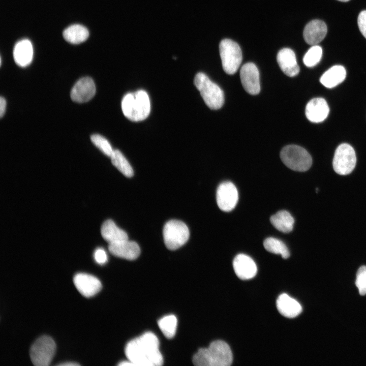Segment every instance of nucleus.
Wrapping results in <instances>:
<instances>
[{"label": "nucleus", "mask_w": 366, "mask_h": 366, "mask_svg": "<svg viewBox=\"0 0 366 366\" xmlns=\"http://www.w3.org/2000/svg\"><path fill=\"white\" fill-rule=\"evenodd\" d=\"M125 354L134 365L160 366L163 358L159 350V341L151 332H146L129 342Z\"/></svg>", "instance_id": "obj_1"}, {"label": "nucleus", "mask_w": 366, "mask_h": 366, "mask_svg": "<svg viewBox=\"0 0 366 366\" xmlns=\"http://www.w3.org/2000/svg\"><path fill=\"white\" fill-rule=\"evenodd\" d=\"M193 363L197 366H229L233 356L229 346L224 341L217 340L207 348L198 350L193 357Z\"/></svg>", "instance_id": "obj_2"}, {"label": "nucleus", "mask_w": 366, "mask_h": 366, "mask_svg": "<svg viewBox=\"0 0 366 366\" xmlns=\"http://www.w3.org/2000/svg\"><path fill=\"white\" fill-rule=\"evenodd\" d=\"M124 115L133 121L145 119L150 111V102L147 93L143 90L126 94L121 101Z\"/></svg>", "instance_id": "obj_3"}, {"label": "nucleus", "mask_w": 366, "mask_h": 366, "mask_svg": "<svg viewBox=\"0 0 366 366\" xmlns=\"http://www.w3.org/2000/svg\"><path fill=\"white\" fill-rule=\"evenodd\" d=\"M194 83L209 108L216 110L222 107L224 103L223 91L207 75L203 73H197L194 78Z\"/></svg>", "instance_id": "obj_4"}, {"label": "nucleus", "mask_w": 366, "mask_h": 366, "mask_svg": "<svg viewBox=\"0 0 366 366\" xmlns=\"http://www.w3.org/2000/svg\"><path fill=\"white\" fill-rule=\"evenodd\" d=\"M280 158L287 167L294 171H306L312 164V159L309 153L303 147L296 145L284 147L281 151Z\"/></svg>", "instance_id": "obj_5"}, {"label": "nucleus", "mask_w": 366, "mask_h": 366, "mask_svg": "<svg viewBox=\"0 0 366 366\" xmlns=\"http://www.w3.org/2000/svg\"><path fill=\"white\" fill-rule=\"evenodd\" d=\"M219 51L225 72L230 75L235 73L242 59V52L238 44L230 39H223L219 44Z\"/></svg>", "instance_id": "obj_6"}, {"label": "nucleus", "mask_w": 366, "mask_h": 366, "mask_svg": "<svg viewBox=\"0 0 366 366\" xmlns=\"http://www.w3.org/2000/svg\"><path fill=\"white\" fill-rule=\"evenodd\" d=\"M163 238L166 247L170 250L177 249L188 241L190 233L187 226L178 220H170L163 228Z\"/></svg>", "instance_id": "obj_7"}, {"label": "nucleus", "mask_w": 366, "mask_h": 366, "mask_svg": "<svg viewBox=\"0 0 366 366\" xmlns=\"http://www.w3.org/2000/svg\"><path fill=\"white\" fill-rule=\"evenodd\" d=\"M56 349L54 341L44 336L38 338L30 349V358L36 366H47L51 362Z\"/></svg>", "instance_id": "obj_8"}, {"label": "nucleus", "mask_w": 366, "mask_h": 366, "mask_svg": "<svg viewBox=\"0 0 366 366\" xmlns=\"http://www.w3.org/2000/svg\"><path fill=\"white\" fill-rule=\"evenodd\" d=\"M356 163L354 149L347 143H342L336 149L332 161L334 171L340 175H347L354 170Z\"/></svg>", "instance_id": "obj_9"}, {"label": "nucleus", "mask_w": 366, "mask_h": 366, "mask_svg": "<svg viewBox=\"0 0 366 366\" xmlns=\"http://www.w3.org/2000/svg\"><path fill=\"white\" fill-rule=\"evenodd\" d=\"M219 208L224 211H230L236 206L238 194L235 185L230 181H224L218 187L216 194Z\"/></svg>", "instance_id": "obj_10"}, {"label": "nucleus", "mask_w": 366, "mask_h": 366, "mask_svg": "<svg viewBox=\"0 0 366 366\" xmlns=\"http://www.w3.org/2000/svg\"><path fill=\"white\" fill-rule=\"evenodd\" d=\"M241 84L249 94L255 95L260 91L259 72L256 66L253 63L243 65L240 71Z\"/></svg>", "instance_id": "obj_11"}, {"label": "nucleus", "mask_w": 366, "mask_h": 366, "mask_svg": "<svg viewBox=\"0 0 366 366\" xmlns=\"http://www.w3.org/2000/svg\"><path fill=\"white\" fill-rule=\"evenodd\" d=\"M73 282L78 291L86 297L94 296L102 288L101 283L98 278L87 273H77L74 277Z\"/></svg>", "instance_id": "obj_12"}, {"label": "nucleus", "mask_w": 366, "mask_h": 366, "mask_svg": "<svg viewBox=\"0 0 366 366\" xmlns=\"http://www.w3.org/2000/svg\"><path fill=\"white\" fill-rule=\"evenodd\" d=\"M96 93L94 80L89 77L80 78L74 84L71 91V99L77 103H84L93 98Z\"/></svg>", "instance_id": "obj_13"}, {"label": "nucleus", "mask_w": 366, "mask_h": 366, "mask_svg": "<svg viewBox=\"0 0 366 366\" xmlns=\"http://www.w3.org/2000/svg\"><path fill=\"white\" fill-rule=\"evenodd\" d=\"M233 267L236 275L241 280L253 278L257 273V266L249 256L243 254L237 255L233 261Z\"/></svg>", "instance_id": "obj_14"}, {"label": "nucleus", "mask_w": 366, "mask_h": 366, "mask_svg": "<svg viewBox=\"0 0 366 366\" xmlns=\"http://www.w3.org/2000/svg\"><path fill=\"white\" fill-rule=\"evenodd\" d=\"M108 250L112 255L128 260L136 259L140 253L138 245L128 239L109 243Z\"/></svg>", "instance_id": "obj_15"}, {"label": "nucleus", "mask_w": 366, "mask_h": 366, "mask_svg": "<svg viewBox=\"0 0 366 366\" xmlns=\"http://www.w3.org/2000/svg\"><path fill=\"white\" fill-rule=\"evenodd\" d=\"M329 112L328 105L325 100L316 98L311 100L306 107V115L313 123H320L327 117Z\"/></svg>", "instance_id": "obj_16"}, {"label": "nucleus", "mask_w": 366, "mask_h": 366, "mask_svg": "<svg viewBox=\"0 0 366 366\" xmlns=\"http://www.w3.org/2000/svg\"><path fill=\"white\" fill-rule=\"evenodd\" d=\"M278 64L283 72L289 77L296 76L299 72L294 51L288 48L281 49L277 56Z\"/></svg>", "instance_id": "obj_17"}, {"label": "nucleus", "mask_w": 366, "mask_h": 366, "mask_svg": "<svg viewBox=\"0 0 366 366\" xmlns=\"http://www.w3.org/2000/svg\"><path fill=\"white\" fill-rule=\"evenodd\" d=\"M327 32L326 24L322 20L315 19L311 21L306 25L303 36L307 44L315 45L324 39Z\"/></svg>", "instance_id": "obj_18"}, {"label": "nucleus", "mask_w": 366, "mask_h": 366, "mask_svg": "<svg viewBox=\"0 0 366 366\" xmlns=\"http://www.w3.org/2000/svg\"><path fill=\"white\" fill-rule=\"evenodd\" d=\"M33 45L29 40L23 39L16 43L13 57L15 63L20 67L28 66L33 60Z\"/></svg>", "instance_id": "obj_19"}, {"label": "nucleus", "mask_w": 366, "mask_h": 366, "mask_svg": "<svg viewBox=\"0 0 366 366\" xmlns=\"http://www.w3.org/2000/svg\"><path fill=\"white\" fill-rule=\"evenodd\" d=\"M276 304L279 313L287 318H294L302 311L300 304L286 293H283L278 297Z\"/></svg>", "instance_id": "obj_20"}, {"label": "nucleus", "mask_w": 366, "mask_h": 366, "mask_svg": "<svg viewBox=\"0 0 366 366\" xmlns=\"http://www.w3.org/2000/svg\"><path fill=\"white\" fill-rule=\"evenodd\" d=\"M346 76V71L344 67L340 65L332 66L321 76V83L325 87L331 88L342 83Z\"/></svg>", "instance_id": "obj_21"}, {"label": "nucleus", "mask_w": 366, "mask_h": 366, "mask_svg": "<svg viewBox=\"0 0 366 366\" xmlns=\"http://www.w3.org/2000/svg\"><path fill=\"white\" fill-rule=\"evenodd\" d=\"M101 233L103 238L109 243L128 239L127 233L118 228L111 220L103 223Z\"/></svg>", "instance_id": "obj_22"}, {"label": "nucleus", "mask_w": 366, "mask_h": 366, "mask_svg": "<svg viewBox=\"0 0 366 366\" xmlns=\"http://www.w3.org/2000/svg\"><path fill=\"white\" fill-rule=\"evenodd\" d=\"M272 225L279 231L288 233L293 228L294 220L291 214L286 210H280L270 218Z\"/></svg>", "instance_id": "obj_23"}, {"label": "nucleus", "mask_w": 366, "mask_h": 366, "mask_svg": "<svg viewBox=\"0 0 366 366\" xmlns=\"http://www.w3.org/2000/svg\"><path fill=\"white\" fill-rule=\"evenodd\" d=\"M88 29L80 24H73L67 27L63 32L64 39L73 44H78L84 42L88 37Z\"/></svg>", "instance_id": "obj_24"}, {"label": "nucleus", "mask_w": 366, "mask_h": 366, "mask_svg": "<svg viewBox=\"0 0 366 366\" xmlns=\"http://www.w3.org/2000/svg\"><path fill=\"white\" fill-rule=\"evenodd\" d=\"M110 158L112 164L125 176L131 177L133 175V168L119 150H113Z\"/></svg>", "instance_id": "obj_25"}, {"label": "nucleus", "mask_w": 366, "mask_h": 366, "mask_svg": "<svg viewBox=\"0 0 366 366\" xmlns=\"http://www.w3.org/2000/svg\"><path fill=\"white\" fill-rule=\"evenodd\" d=\"M263 246L267 251L276 254H280L284 259H287L290 256L289 251L285 244L277 238L268 237L265 239Z\"/></svg>", "instance_id": "obj_26"}, {"label": "nucleus", "mask_w": 366, "mask_h": 366, "mask_svg": "<svg viewBox=\"0 0 366 366\" xmlns=\"http://www.w3.org/2000/svg\"><path fill=\"white\" fill-rule=\"evenodd\" d=\"M177 323L176 317L173 315H169L159 320L158 326L166 338H172L175 334Z\"/></svg>", "instance_id": "obj_27"}, {"label": "nucleus", "mask_w": 366, "mask_h": 366, "mask_svg": "<svg viewBox=\"0 0 366 366\" xmlns=\"http://www.w3.org/2000/svg\"><path fill=\"white\" fill-rule=\"evenodd\" d=\"M322 55V48L318 45H313L306 52L303 62L308 67L316 66L321 60Z\"/></svg>", "instance_id": "obj_28"}, {"label": "nucleus", "mask_w": 366, "mask_h": 366, "mask_svg": "<svg viewBox=\"0 0 366 366\" xmlns=\"http://www.w3.org/2000/svg\"><path fill=\"white\" fill-rule=\"evenodd\" d=\"M90 139L93 144L105 155L111 157L113 149L105 138L99 134H94L91 136Z\"/></svg>", "instance_id": "obj_29"}, {"label": "nucleus", "mask_w": 366, "mask_h": 366, "mask_svg": "<svg viewBox=\"0 0 366 366\" xmlns=\"http://www.w3.org/2000/svg\"><path fill=\"white\" fill-rule=\"evenodd\" d=\"M355 284L361 295L366 294V266H360L356 273Z\"/></svg>", "instance_id": "obj_30"}, {"label": "nucleus", "mask_w": 366, "mask_h": 366, "mask_svg": "<svg viewBox=\"0 0 366 366\" xmlns=\"http://www.w3.org/2000/svg\"><path fill=\"white\" fill-rule=\"evenodd\" d=\"M357 23L361 34L366 38V10L362 11L359 14Z\"/></svg>", "instance_id": "obj_31"}, {"label": "nucleus", "mask_w": 366, "mask_h": 366, "mask_svg": "<svg viewBox=\"0 0 366 366\" xmlns=\"http://www.w3.org/2000/svg\"><path fill=\"white\" fill-rule=\"evenodd\" d=\"M94 258L99 264H104L107 261V254L104 249L98 248L95 251Z\"/></svg>", "instance_id": "obj_32"}, {"label": "nucleus", "mask_w": 366, "mask_h": 366, "mask_svg": "<svg viewBox=\"0 0 366 366\" xmlns=\"http://www.w3.org/2000/svg\"><path fill=\"white\" fill-rule=\"evenodd\" d=\"M6 109V101L3 97L0 98V116L2 118L5 113Z\"/></svg>", "instance_id": "obj_33"}, {"label": "nucleus", "mask_w": 366, "mask_h": 366, "mask_svg": "<svg viewBox=\"0 0 366 366\" xmlns=\"http://www.w3.org/2000/svg\"><path fill=\"white\" fill-rule=\"evenodd\" d=\"M58 365L60 366H75V365H79V364L76 362H64L63 363H60L58 364Z\"/></svg>", "instance_id": "obj_34"}, {"label": "nucleus", "mask_w": 366, "mask_h": 366, "mask_svg": "<svg viewBox=\"0 0 366 366\" xmlns=\"http://www.w3.org/2000/svg\"><path fill=\"white\" fill-rule=\"evenodd\" d=\"M118 365L123 366V365H134L133 364L130 362L129 360L128 361H124L120 362L118 364Z\"/></svg>", "instance_id": "obj_35"}, {"label": "nucleus", "mask_w": 366, "mask_h": 366, "mask_svg": "<svg viewBox=\"0 0 366 366\" xmlns=\"http://www.w3.org/2000/svg\"><path fill=\"white\" fill-rule=\"evenodd\" d=\"M338 1H341V2H348V1H350V0H338Z\"/></svg>", "instance_id": "obj_36"}]
</instances>
